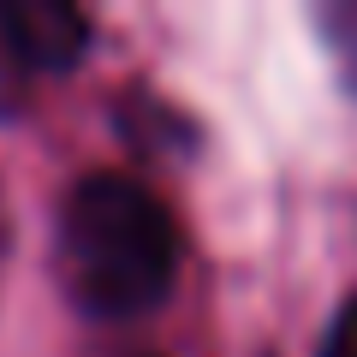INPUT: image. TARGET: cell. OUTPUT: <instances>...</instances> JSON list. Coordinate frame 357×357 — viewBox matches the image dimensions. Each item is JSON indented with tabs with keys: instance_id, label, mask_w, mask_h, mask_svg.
I'll return each mask as SVG.
<instances>
[{
	"instance_id": "obj_1",
	"label": "cell",
	"mask_w": 357,
	"mask_h": 357,
	"mask_svg": "<svg viewBox=\"0 0 357 357\" xmlns=\"http://www.w3.org/2000/svg\"><path fill=\"white\" fill-rule=\"evenodd\" d=\"M60 286L84 316L126 321L167 298L178 262V232L161 197L137 178L89 173L60 208Z\"/></svg>"
},
{
	"instance_id": "obj_2",
	"label": "cell",
	"mask_w": 357,
	"mask_h": 357,
	"mask_svg": "<svg viewBox=\"0 0 357 357\" xmlns=\"http://www.w3.org/2000/svg\"><path fill=\"white\" fill-rule=\"evenodd\" d=\"M84 13L60 0H0V66L6 72H60L84 54Z\"/></svg>"
},
{
	"instance_id": "obj_3",
	"label": "cell",
	"mask_w": 357,
	"mask_h": 357,
	"mask_svg": "<svg viewBox=\"0 0 357 357\" xmlns=\"http://www.w3.org/2000/svg\"><path fill=\"white\" fill-rule=\"evenodd\" d=\"M316 24H321V36H328L333 60H340L345 84L357 89V0H328L316 13Z\"/></svg>"
},
{
	"instance_id": "obj_4",
	"label": "cell",
	"mask_w": 357,
	"mask_h": 357,
	"mask_svg": "<svg viewBox=\"0 0 357 357\" xmlns=\"http://www.w3.org/2000/svg\"><path fill=\"white\" fill-rule=\"evenodd\" d=\"M321 357H357V298L340 310V321H333V333H328V351Z\"/></svg>"
},
{
	"instance_id": "obj_5",
	"label": "cell",
	"mask_w": 357,
	"mask_h": 357,
	"mask_svg": "<svg viewBox=\"0 0 357 357\" xmlns=\"http://www.w3.org/2000/svg\"><path fill=\"white\" fill-rule=\"evenodd\" d=\"M0 268H6V203H0Z\"/></svg>"
}]
</instances>
